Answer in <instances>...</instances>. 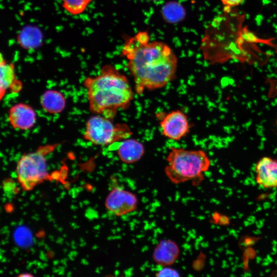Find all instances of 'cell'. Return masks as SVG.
I'll list each match as a JSON object with an SVG mask.
<instances>
[{"instance_id": "cell-1", "label": "cell", "mask_w": 277, "mask_h": 277, "mask_svg": "<svg viewBox=\"0 0 277 277\" xmlns=\"http://www.w3.org/2000/svg\"><path fill=\"white\" fill-rule=\"evenodd\" d=\"M121 55L127 60L138 94L163 88L176 75L177 58L172 49L163 42H150L146 31L126 38Z\"/></svg>"}, {"instance_id": "cell-2", "label": "cell", "mask_w": 277, "mask_h": 277, "mask_svg": "<svg viewBox=\"0 0 277 277\" xmlns=\"http://www.w3.org/2000/svg\"><path fill=\"white\" fill-rule=\"evenodd\" d=\"M83 85L90 111L112 120L120 109L129 106L134 97L126 75L111 64L104 65L96 76L86 77Z\"/></svg>"}, {"instance_id": "cell-3", "label": "cell", "mask_w": 277, "mask_h": 277, "mask_svg": "<svg viewBox=\"0 0 277 277\" xmlns=\"http://www.w3.org/2000/svg\"><path fill=\"white\" fill-rule=\"evenodd\" d=\"M166 160L165 174L174 184L191 182L193 186L198 185L211 165L209 157L202 149L171 147Z\"/></svg>"}, {"instance_id": "cell-4", "label": "cell", "mask_w": 277, "mask_h": 277, "mask_svg": "<svg viewBox=\"0 0 277 277\" xmlns=\"http://www.w3.org/2000/svg\"><path fill=\"white\" fill-rule=\"evenodd\" d=\"M60 145L54 143L39 146L33 152L22 155L16 167L17 179L19 186L26 191L47 180L49 176L46 156Z\"/></svg>"}, {"instance_id": "cell-5", "label": "cell", "mask_w": 277, "mask_h": 277, "mask_svg": "<svg viewBox=\"0 0 277 277\" xmlns=\"http://www.w3.org/2000/svg\"><path fill=\"white\" fill-rule=\"evenodd\" d=\"M132 134L127 124L114 123L112 120L94 114L86 123L83 138L94 145L105 146L129 138Z\"/></svg>"}, {"instance_id": "cell-6", "label": "cell", "mask_w": 277, "mask_h": 277, "mask_svg": "<svg viewBox=\"0 0 277 277\" xmlns=\"http://www.w3.org/2000/svg\"><path fill=\"white\" fill-rule=\"evenodd\" d=\"M157 116L162 134L167 138L179 141L190 131V125L187 116L180 110H175L163 115Z\"/></svg>"}, {"instance_id": "cell-7", "label": "cell", "mask_w": 277, "mask_h": 277, "mask_svg": "<svg viewBox=\"0 0 277 277\" xmlns=\"http://www.w3.org/2000/svg\"><path fill=\"white\" fill-rule=\"evenodd\" d=\"M138 199L133 192L120 187L113 188L107 195L106 208L116 216L130 213L137 209Z\"/></svg>"}, {"instance_id": "cell-8", "label": "cell", "mask_w": 277, "mask_h": 277, "mask_svg": "<svg viewBox=\"0 0 277 277\" xmlns=\"http://www.w3.org/2000/svg\"><path fill=\"white\" fill-rule=\"evenodd\" d=\"M8 120L14 129L27 131L34 126L37 121V114L35 110L30 105L18 103L9 108Z\"/></svg>"}, {"instance_id": "cell-9", "label": "cell", "mask_w": 277, "mask_h": 277, "mask_svg": "<svg viewBox=\"0 0 277 277\" xmlns=\"http://www.w3.org/2000/svg\"><path fill=\"white\" fill-rule=\"evenodd\" d=\"M255 181L265 189L277 188V159L264 156L255 167Z\"/></svg>"}, {"instance_id": "cell-10", "label": "cell", "mask_w": 277, "mask_h": 277, "mask_svg": "<svg viewBox=\"0 0 277 277\" xmlns=\"http://www.w3.org/2000/svg\"><path fill=\"white\" fill-rule=\"evenodd\" d=\"M180 248L173 240H161L154 247L152 258L155 263L160 266H170L179 258Z\"/></svg>"}, {"instance_id": "cell-11", "label": "cell", "mask_w": 277, "mask_h": 277, "mask_svg": "<svg viewBox=\"0 0 277 277\" xmlns=\"http://www.w3.org/2000/svg\"><path fill=\"white\" fill-rule=\"evenodd\" d=\"M145 153V147L140 141L127 138L119 143L117 154L123 163L131 164L140 161Z\"/></svg>"}, {"instance_id": "cell-12", "label": "cell", "mask_w": 277, "mask_h": 277, "mask_svg": "<svg viewBox=\"0 0 277 277\" xmlns=\"http://www.w3.org/2000/svg\"><path fill=\"white\" fill-rule=\"evenodd\" d=\"M22 88V83L16 77L14 65L6 61L0 63V101L8 91L17 92Z\"/></svg>"}, {"instance_id": "cell-13", "label": "cell", "mask_w": 277, "mask_h": 277, "mask_svg": "<svg viewBox=\"0 0 277 277\" xmlns=\"http://www.w3.org/2000/svg\"><path fill=\"white\" fill-rule=\"evenodd\" d=\"M43 109L51 114L61 113L66 106L64 94L56 90H48L44 92L40 98Z\"/></svg>"}, {"instance_id": "cell-14", "label": "cell", "mask_w": 277, "mask_h": 277, "mask_svg": "<svg viewBox=\"0 0 277 277\" xmlns=\"http://www.w3.org/2000/svg\"><path fill=\"white\" fill-rule=\"evenodd\" d=\"M162 15L166 21L175 23L180 22L184 18L185 12L179 3L170 2L163 7Z\"/></svg>"}, {"instance_id": "cell-15", "label": "cell", "mask_w": 277, "mask_h": 277, "mask_svg": "<svg viewBox=\"0 0 277 277\" xmlns=\"http://www.w3.org/2000/svg\"><path fill=\"white\" fill-rule=\"evenodd\" d=\"M63 9L69 14L76 16L83 13L94 0H60Z\"/></svg>"}, {"instance_id": "cell-16", "label": "cell", "mask_w": 277, "mask_h": 277, "mask_svg": "<svg viewBox=\"0 0 277 277\" xmlns=\"http://www.w3.org/2000/svg\"><path fill=\"white\" fill-rule=\"evenodd\" d=\"M157 276H178L179 272L170 266H164L156 273Z\"/></svg>"}, {"instance_id": "cell-17", "label": "cell", "mask_w": 277, "mask_h": 277, "mask_svg": "<svg viewBox=\"0 0 277 277\" xmlns=\"http://www.w3.org/2000/svg\"><path fill=\"white\" fill-rule=\"evenodd\" d=\"M222 3L227 7H234L241 4L244 0H221Z\"/></svg>"}, {"instance_id": "cell-18", "label": "cell", "mask_w": 277, "mask_h": 277, "mask_svg": "<svg viewBox=\"0 0 277 277\" xmlns=\"http://www.w3.org/2000/svg\"><path fill=\"white\" fill-rule=\"evenodd\" d=\"M5 59L3 55L1 52H0V63L5 61Z\"/></svg>"}, {"instance_id": "cell-19", "label": "cell", "mask_w": 277, "mask_h": 277, "mask_svg": "<svg viewBox=\"0 0 277 277\" xmlns=\"http://www.w3.org/2000/svg\"><path fill=\"white\" fill-rule=\"evenodd\" d=\"M152 1H157V0H152Z\"/></svg>"}]
</instances>
